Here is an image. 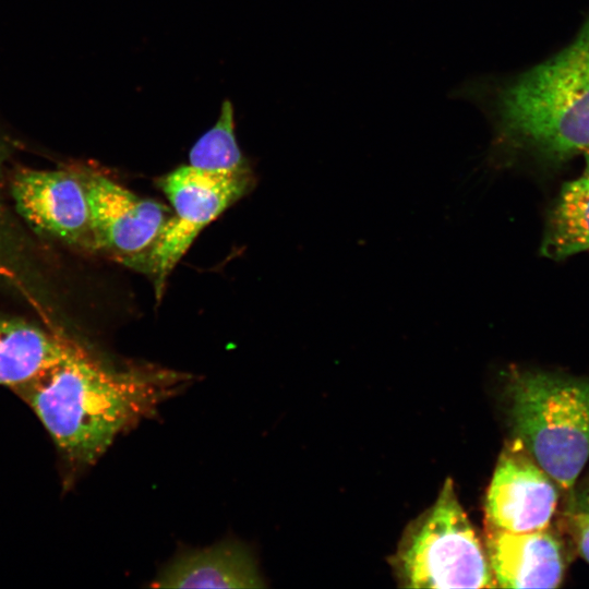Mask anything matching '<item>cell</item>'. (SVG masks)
<instances>
[{"label":"cell","instance_id":"13","mask_svg":"<svg viewBox=\"0 0 589 589\" xmlns=\"http://www.w3.org/2000/svg\"><path fill=\"white\" fill-rule=\"evenodd\" d=\"M189 165L224 176L252 173L237 141L233 106L229 100L223 103L215 124L190 149Z\"/></svg>","mask_w":589,"mask_h":589},{"label":"cell","instance_id":"16","mask_svg":"<svg viewBox=\"0 0 589 589\" xmlns=\"http://www.w3.org/2000/svg\"><path fill=\"white\" fill-rule=\"evenodd\" d=\"M582 155L585 158L584 173L589 176V149L586 151Z\"/></svg>","mask_w":589,"mask_h":589},{"label":"cell","instance_id":"1","mask_svg":"<svg viewBox=\"0 0 589 589\" xmlns=\"http://www.w3.org/2000/svg\"><path fill=\"white\" fill-rule=\"evenodd\" d=\"M190 382L191 375L149 364L110 366L73 342L62 360L15 393L61 455L85 467Z\"/></svg>","mask_w":589,"mask_h":589},{"label":"cell","instance_id":"5","mask_svg":"<svg viewBox=\"0 0 589 589\" xmlns=\"http://www.w3.org/2000/svg\"><path fill=\"white\" fill-rule=\"evenodd\" d=\"M160 187L173 212L146 265L158 300L169 275L199 233L250 191L253 173L224 176L188 164L168 173Z\"/></svg>","mask_w":589,"mask_h":589},{"label":"cell","instance_id":"8","mask_svg":"<svg viewBox=\"0 0 589 589\" xmlns=\"http://www.w3.org/2000/svg\"><path fill=\"white\" fill-rule=\"evenodd\" d=\"M560 486L513 438L502 450L485 497V524L510 532L549 528Z\"/></svg>","mask_w":589,"mask_h":589},{"label":"cell","instance_id":"10","mask_svg":"<svg viewBox=\"0 0 589 589\" xmlns=\"http://www.w3.org/2000/svg\"><path fill=\"white\" fill-rule=\"evenodd\" d=\"M154 586L164 588H261L252 552L237 541L184 553L170 563Z\"/></svg>","mask_w":589,"mask_h":589},{"label":"cell","instance_id":"3","mask_svg":"<svg viewBox=\"0 0 589 589\" xmlns=\"http://www.w3.org/2000/svg\"><path fill=\"white\" fill-rule=\"evenodd\" d=\"M506 388L514 438L568 497L589 460V378L513 370Z\"/></svg>","mask_w":589,"mask_h":589},{"label":"cell","instance_id":"9","mask_svg":"<svg viewBox=\"0 0 589 589\" xmlns=\"http://www.w3.org/2000/svg\"><path fill=\"white\" fill-rule=\"evenodd\" d=\"M484 548L501 588H556L566 570L562 539L550 528L510 532L485 524Z\"/></svg>","mask_w":589,"mask_h":589},{"label":"cell","instance_id":"4","mask_svg":"<svg viewBox=\"0 0 589 589\" xmlns=\"http://www.w3.org/2000/svg\"><path fill=\"white\" fill-rule=\"evenodd\" d=\"M396 572L409 588H495L480 541L447 479L436 502L404 536L395 556Z\"/></svg>","mask_w":589,"mask_h":589},{"label":"cell","instance_id":"11","mask_svg":"<svg viewBox=\"0 0 589 589\" xmlns=\"http://www.w3.org/2000/svg\"><path fill=\"white\" fill-rule=\"evenodd\" d=\"M72 344L25 320L0 316V384L16 392L62 360Z\"/></svg>","mask_w":589,"mask_h":589},{"label":"cell","instance_id":"2","mask_svg":"<svg viewBox=\"0 0 589 589\" xmlns=\"http://www.w3.org/2000/svg\"><path fill=\"white\" fill-rule=\"evenodd\" d=\"M454 96L484 113L497 153L521 151L551 161L584 154L589 149V20L542 63L510 77H470Z\"/></svg>","mask_w":589,"mask_h":589},{"label":"cell","instance_id":"14","mask_svg":"<svg viewBox=\"0 0 589 589\" xmlns=\"http://www.w3.org/2000/svg\"><path fill=\"white\" fill-rule=\"evenodd\" d=\"M565 521L579 555L589 563V514L565 510Z\"/></svg>","mask_w":589,"mask_h":589},{"label":"cell","instance_id":"6","mask_svg":"<svg viewBox=\"0 0 589 589\" xmlns=\"http://www.w3.org/2000/svg\"><path fill=\"white\" fill-rule=\"evenodd\" d=\"M96 251L146 269L148 256L172 212L100 173L85 175Z\"/></svg>","mask_w":589,"mask_h":589},{"label":"cell","instance_id":"7","mask_svg":"<svg viewBox=\"0 0 589 589\" xmlns=\"http://www.w3.org/2000/svg\"><path fill=\"white\" fill-rule=\"evenodd\" d=\"M19 214L37 231L96 251L85 175L24 170L11 183Z\"/></svg>","mask_w":589,"mask_h":589},{"label":"cell","instance_id":"15","mask_svg":"<svg viewBox=\"0 0 589 589\" xmlns=\"http://www.w3.org/2000/svg\"><path fill=\"white\" fill-rule=\"evenodd\" d=\"M566 510L589 514V471L579 482H576L570 495L567 497Z\"/></svg>","mask_w":589,"mask_h":589},{"label":"cell","instance_id":"12","mask_svg":"<svg viewBox=\"0 0 589 589\" xmlns=\"http://www.w3.org/2000/svg\"><path fill=\"white\" fill-rule=\"evenodd\" d=\"M589 250V176L565 183L552 207L541 244L545 257L562 260Z\"/></svg>","mask_w":589,"mask_h":589}]
</instances>
